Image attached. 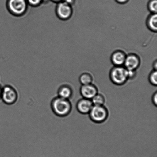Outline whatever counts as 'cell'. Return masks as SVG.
<instances>
[{
  "instance_id": "obj_6",
  "label": "cell",
  "mask_w": 157,
  "mask_h": 157,
  "mask_svg": "<svg viewBox=\"0 0 157 157\" xmlns=\"http://www.w3.org/2000/svg\"><path fill=\"white\" fill-rule=\"evenodd\" d=\"M18 98L17 92L13 87L6 85L2 88L1 99L5 104L12 105L16 102Z\"/></svg>"
},
{
  "instance_id": "obj_23",
  "label": "cell",
  "mask_w": 157,
  "mask_h": 157,
  "mask_svg": "<svg viewBox=\"0 0 157 157\" xmlns=\"http://www.w3.org/2000/svg\"><path fill=\"white\" fill-rule=\"evenodd\" d=\"M51 1L53 2H54L58 3V2H61L63 1L64 0H51Z\"/></svg>"
},
{
  "instance_id": "obj_24",
  "label": "cell",
  "mask_w": 157,
  "mask_h": 157,
  "mask_svg": "<svg viewBox=\"0 0 157 157\" xmlns=\"http://www.w3.org/2000/svg\"><path fill=\"white\" fill-rule=\"evenodd\" d=\"M51 0H42L43 4H47L50 2Z\"/></svg>"
},
{
  "instance_id": "obj_21",
  "label": "cell",
  "mask_w": 157,
  "mask_h": 157,
  "mask_svg": "<svg viewBox=\"0 0 157 157\" xmlns=\"http://www.w3.org/2000/svg\"><path fill=\"white\" fill-rule=\"evenodd\" d=\"M129 0H115L118 4H125L129 1Z\"/></svg>"
},
{
  "instance_id": "obj_17",
  "label": "cell",
  "mask_w": 157,
  "mask_h": 157,
  "mask_svg": "<svg viewBox=\"0 0 157 157\" xmlns=\"http://www.w3.org/2000/svg\"><path fill=\"white\" fill-rule=\"evenodd\" d=\"M29 5L33 7H37L43 4L42 0H27Z\"/></svg>"
},
{
  "instance_id": "obj_25",
  "label": "cell",
  "mask_w": 157,
  "mask_h": 157,
  "mask_svg": "<svg viewBox=\"0 0 157 157\" xmlns=\"http://www.w3.org/2000/svg\"><path fill=\"white\" fill-rule=\"evenodd\" d=\"M2 88L1 86H0V99H1V98L2 92Z\"/></svg>"
},
{
  "instance_id": "obj_10",
  "label": "cell",
  "mask_w": 157,
  "mask_h": 157,
  "mask_svg": "<svg viewBox=\"0 0 157 157\" xmlns=\"http://www.w3.org/2000/svg\"><path fill=\"white\" fill-rule=\"evenodd\" d=\"M127 55L122 50H117L112 53L111 61L114 66H122L124 65Z\"/></svg>"
},
{
  "instance_id": "obj_16",
  "label": "cell",
  "mask_w": 157,
  "mask_h": 157,
  "mask_svg": "<svg viewBox=\"0 0 157 157\" xmlns=\"http://www.w3.org/2000/svg\"><path fill=\"white\" fill-rule=\"evenodd\" d=\"M149 82L152 85L156 87L157 85V71L153 70L151 72L148 78Z\"/></svg>"
},
{
  "instance_id": "obj_14",
  "label": "cell",
  "mask_w": 157,
  "mask_h": 157,
  "mask_svg": "<svg viewBox=\"0 0 157 157\" xmlns=\"http://www.w3.org/2000/svg\"><path fill=\"white\" fill-rule=\"evenodd\" d=\"M91 100L93 105L94 106L104 105L105 101L104 96L102 94L98 93L94 96Z\"/></svg>"
},
{
  "instance_id": "obj_7",
  "label": "cell",
  "mask_w": 157,
  "mask_h": 157,
  "mask_svg": "<svg viewBox=\"0 0 157 157\" xmlns=\"http://www.w3.org/2000/svg\"><path fill=\"white\" fill-rule=\"evenodd\" d=\"M141 64V59L136 54L131 53L127 55L124 67L127 70L136 71Z\"/></svg>"
},
{
  "instance_id": "obj_22",
  "label": "cell",
  "mask_w": 157,
  "mask_h": 157,
  "mask_svg": "<svg viewBox=\"0 0 157 157\" xmlns=\"http://www.w3.org/2000/svg\"><path fill=\"white\" fill-rule=\"evenodd\" d=\"M153 70H157V60L154 61L153 64Z\"/></svg>"
},
{
  "instance_id": "obj_5",
  "label": "cell",
  "mask_w": 157,
  "mask_h": 157,
  "mask_svg": "<svg viewBox=\"0 0 157 157\" xmlns=\"http://www.w3.org/2000/svg\"><path fill=\"white\" fill-rule=\"evenodd\" d=\"M55 12L59 19L67 21L71 18L73 10L72 6L63 1L57 3Z\"/></svg>"
},
{
  "instance_id": "obj_1",
  "label": "cell",
  "mask_w": 157,
  "mask_h": 157,
  "mask_svg": "<svg viewBox=\"0 0 157 157\" xmlns=\"http://www.w3.org/2000/svg\"><path fill=\"white\" fill-rule=\"evenodd\" d=\"M52 110L55 114L60 117L67 116L71 111L72 104L69 100L59 96L54 98L51 103Z\"/></svg>"
},
{
  "instance_id": "obj_15",
  "label": "cell",
  "mask_w": 157,
  "mask_h": 157,
  "mask_svg": "<svg viewBox=\"0 0 157 157\" xmlns=\"http://www.w3.org/2000/svg\"><path fill=\"white\" fill-rule=\"evenodd\" d=\"M147 7L151 14H157V0H150L147 4Z\"/></svg>"
},
{
  "instance_id": "obj_20",
  "label": "cell",
  "mask_w": 157,
  "mask_h": 157,
  "mask_svg": "<svg viewBox=\"0 0 157 157\" xmlns=\"http://www.w3.org/2000/svg\"><path fill=\"white\" fill-rule=\"evenodd\" d=\"M63 1L71 6H73L75 2V0H64Z\"/></svg>"
},
{
  "instance_id": "obj_9",
  "label": "cell",
  "mask_w": 157,
  "mask_h": 157,
  "mask_svg": "<svg viewBox=\"0 0 157 157\" xmlns=\"http://www.w3.org/2000/svg\"><path fill=\"white\" fill-rule=\"evenodd\" d=\"M93 106L91 100L83 98L78 101L76 104V108L80 113L86 115L89 114Z\"/></svg>"
},
{
  "instance_id": "obj_8",
  "label": "cell",
  "mask_w": 157,
  "mask_h": 157,
  "mask_svg": "<svg viewBox=\"0 0 157 157\" xmlns=\"http://www.w3.org/2000/svg\"><path fill=\"white\" fill-rule=\"evenodd\" d=\"M80 92L83 98L91 100L98 93V89L96 86L91 84L82 85Z\"/></svg>"
},
{
  "instance_id": "obj_4",
  "label": "cell",
  "mask_w": 157,
  "mask_h": 157,
  "mask_svg": "<svg viewBox=\"0 0 157 157\" xmlns=\"http://www.w3.org/2000/svg\"><path fill=\"white\" fill-rule=\"evenodd\" d=\"M88 114L89 118L93 122L101 124L107 119L109 112L104 105H93Z\"/></svg>"
},
{
  "instance_id": "obj_12",
  "label": "cell",
  "mask_w": 157,
  "mask_h": 157,
  "mask_svg": "<svg viewBox=\"0 0 157 157\" xmlns=\"http://www.w3.org/2000/svg\"><path fill=\"white\" fill-rule=\"evenodd\" d=\"M73 93L71 87L67 85L61 86L58 91V96L64 99H70Z\"/></svg>"
},
{
  "instance_id": "obj_13",
  "label": "cell",
  "mask_w": 157,
  "mask_h": 157,
  "mask_svg": "<svg viewBox=\"0 0 157 157\" xmlns=\"http://www.w3.org/2000/svg\"><path fill=\"white\" fill-rule=\"evenodd\" d=\"M79 80L82 85H86V84H92L93 77L90 74L88 73H84L80 75Z\"/></svg>"
},
{
  "instance_id": "obj_2",
  "label": "cell",
  "mask_w": 157,
  "mask_h": 157,
  "mask_svg": "<svg viewBox=\"0 0 157 157\" xmlns=\"http://www.w3.org/2000/svg\"><path fill=\"white\" fill-rule=\"evenodd\" d=\"M111 81L116 85H124L128 80V71L124 66H114L110 71Z\"/></svg>"
},
{
  "instance_id": "obj_19",
  "label": "cell",
  "mask_w": 157,
  "mask_h": 157,
  "mask_svg": "<svg viewBox=\"0 0 157 157\" xmlns=\"http://www.w3.org/2000/svg\"><path fill=\"white\" fill-rule=\"evenodd\" d=\"M152 102L154 105L155 106H157V92H155L153 94V96H152Z\"/></svg>"
},
{
  "instance_id": "obj_11",
  "label": "cell",
  "mask_w": 157,
  "mask_h": 157,
  "mask_svg": "<svg viewBox=\"0 0 157 157\" xmlns=\"http://www.w3.org/2000/svg\"><path fill=\"white\" fill-rule=\"evenodd\" d=\"M146 24L149 30L151 32L156 33L157 31V14H151L147 17Z\"/></svg>"
},
{
  "instance_id": "obj_18",
  "label": "cell",
  "mask_w": 157,
  "mask_h": 157,
  "mask_svg": "<svg viewBox=\"0 0 157 157\" xmlns=\"http://www.w3.org/2000/svg\"><path fill=\"white\" fill-rule=\"evenodd\" d=\"M128 76L129 79H133L136 76V71L128 70Z\"/></svg>"
},
{
  "instance_id": "obj_3",
  "label": "cell",
  "mask_w": 157,
  "mask_h": 157,
  "mask_svg": "<svg viewBox=\"0 0 157 157\" xmlns=\"http://www.w3.org/2000/svg\"><path fill=\"white\" fill-rule=\"evenodd\" d=\"M28 6L27 0H7L6 3L8 10L12 15L16 17L25 14Z\"/></svg>"
}]
</instances>
